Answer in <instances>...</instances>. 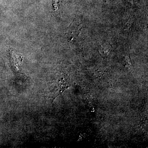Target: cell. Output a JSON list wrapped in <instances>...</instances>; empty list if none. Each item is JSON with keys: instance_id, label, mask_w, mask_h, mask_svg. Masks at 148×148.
<instances>
[{"instance_id": "1", "label": "cell", "mask_w": 148, "mask_h": 148, "mask_svg": "<svg viewBox=\"0 0 148 148\" xmlns=\"http://www.w3.org/2000/svg\"><path fill=\"white\" fill-rule=\"evenodd\" d=\"M71 85V83L69 77L67 76H62L58 82V90L57 94H56V97L62 94L66 89L70 87Z\"/></svg>"}]
</instances>
